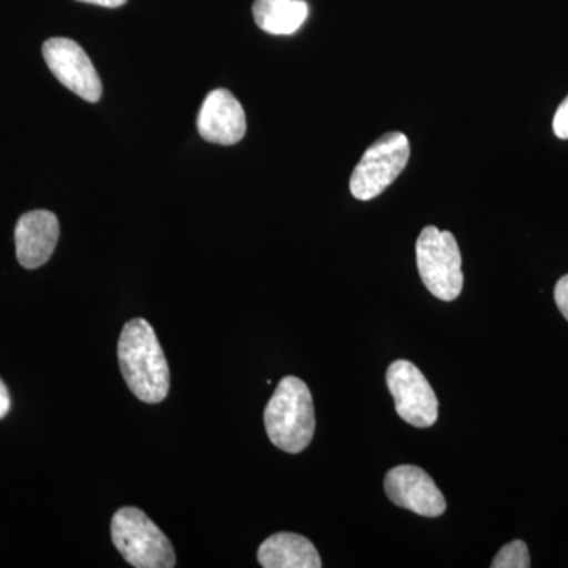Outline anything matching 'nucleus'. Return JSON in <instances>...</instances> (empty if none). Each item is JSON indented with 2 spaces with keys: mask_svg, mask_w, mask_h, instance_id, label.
<instances>
[{
  "mask_svg": "<svg viewBox=\"0 0 568 568\" xmlns=\"http://www.w3.org/2000/svg\"><path fill=\"white\" fill-rule=\"evenodd\" d=\"M197 132L213 144L234 145L244 140L246 118L241 102L226 89L209 93L197 114Z\"/></svg>",
  "mask_w": 568,
  "mask_h": 568,
  "instance_id": "obj_9",
  "label": "nucleus"
},
{
  "mask_svg": "<svg viewBox=\"0 0 568 568\" xmlns=\"http://www.w3.org/2000/svg\"><path fill=\"white\" fill-rule=\"evenodd\" d=\"M493 568H529L530 556L528 545L523 540H514L500 548L491 562Z\"/></svg>",
  "mask_w": 568,
  "mask_h": 568,
  "instance_id": "obj_13",
  "label": "nucleus"
},
{
  "mask_svg": "<svg viewBox=\"0 0 568 568\" xmlns=\"http://www.w3.org/2000/svg\"><path fill=\"white\" fill-rule=\"evenodd\" d=\"M80 2L93 3V6L106 7V9H118L125 6L126 0H80Z\"/></svg>",
  "mask_w": 568,
  "mask_h": 568,
  "instance_id": "obj_17",
  "label": "nucleus"
},
{
  "mask_svg": "<svg viewBox=\"0 0 568 568\" xmlns=\"http://www.w3.org/2000/svg\"><path fill=\"white\" fill-rule=\"evenodd\" d=\"M111 537L122 558L136 568H173L175 552L159 526L136 507H123L111 521Z\"/></svg>",
  "mask_w": 568,
  "mask_h": 568,
  "instance_id": "obj_3",
  "label": "nucleus"
},
{
  "mask_svg": "<svg viewBox=\"0 0 568 568\" xmlns=\"http://www.w3.org/2000/svg\"><path fill=\"white\" fill-rule=\"evenodd\" d=\"M11 406V399L9 394V388H7L3 381L0 379V420L9 414Z\"/></svg>",
  "mask_w": 568,
  "mask_h": 568,
  "instance_id": "obj_16",
  "label": "nucleus"
},
{
  "mask_svg": "<svg viewBox=\"0 0 568 568\" xmlns=\"http://www.w3.org/2000/svg\"><path fill=\"white\" fill-rule=\"evenodd\" d=\"M552 130L559 140H568V97L556 111Z\"/></svg>",
  "mask_w": 568,
  "mask_h": 568,
  "instance_id": "obj_14",
  "label": "nucleus"
},
{
  "mask_svg": "<svg viewBox=\"0 0 568 568\" xmlns=\"http://www.w3.org/2000/svg\"><path fill=\"white\" fill-rule=\"evenodd\" d=\"M253 17L271 36H293L308 18V3L305 0H256Z\"/></svg>",
  "mask_w": 568,
  "mask_h": 568,
  "instance_id": "obj_12",
  "label": "nucleus"
},
{
  "mask_svg": "<svg viewBox=\"0 0 568 568\" xmlns=\"http://www.w3.org/2000/svg\"><path fill=\"white\" fill-rule=\"evenodd\" d=\"M268 439L290 454L305 450L315 436L316 418L312 392L304 381L286 376L280 381L264 410Z\"/></svg>",
  "mask_w": 568,
  "mask_h": 568,
  "instance_id": "obj_2",
  "label": "nucleus"
},
{
  "mask_svg": "<svg viewBox=\"0 0 568 568\" xmlns=\"http://www.w3.org/2000/svg\"><path fill=\"white\" fill-rule=\"evenodd\" d=\"M387 387L398 416L406 424L428 428L439 416V402L428 379L409 361H396L387 369Z\"/></svg>",
  "mask_w": 568,
  "mask_h": 568,
  "instance_id": "obj_6",
  "label": "nucleus"
},
{
  "mask_svg": "<svg viewBox=\"0 0 568 568\" xmlns=\"http://www.w3.org/2000/svg\"><path fill=\"white\" fill-rule=\"evenodd\" d=\"M416 253L418 274L426 290L440 301H455L465 283L455 235L436 226H426L418 235Z\"/></svg>",
  "mask_w": 568,
  "mask_h": 568,
  "instance_id": "obj_4",
  "label": "nucleus"
},
{
  "mask_svg": "<svg viewBox=\"0 0 568 568\" xmlns=\"http://www.w3.org/2000/svg\"><path fill=\"white\" fill-rule=\"evenodd\" d=\"M410 145L405 133L392 132L373 142L351 175V193L355 200L379 196L396 181L409 162Z\"/></svg>",
  "mask_w": 568,
  "mask_h": 568,
  "instance_id": "obj_5",
  "label": "nucleus"
},
{
  "mask_svg": "<svg viewBox=\"0 0 568 568\" xmlns=\"http://www.w3.org/2000/svg\"><path fill=\"white\" fill-rule=\"evenodd\" d=\"M555 301L559 312L568 321V275L562 276L555 287Z\"/></svg>",
  "mask_w": 568,
  "mask_h": 568,
  "instance_id": "obj_15",
  "label": "nucleus"
},
{
  "mask_svg": "<svg viewBox=\"0 0 568 568\" xmlns=\"http://www.w3.org/2000/svg\"><path fill=\"white\" fill-rule=\"evenodd\" d=\"M43 58L51 73L70 92L89 103H97L103 95L102 80L85 51L77 41L50 39L44 41Z\"/></svg>",
  "mask_w": 568,
  "mask_h": 568,
  "instance_id": "obj_7",
  "label": "nucleus"
},
{
  "mask_svg": "<svg viewBox=\"0 0 568 568\" xmlns=\"http://www.w3.org/2000/svg\"><path fill=\"white\" fill-rule=\"evenodd\" d=\"M257 560L264 568H320V552L304 536L280 532L268 537L257 549Z\"/></svg>",
  "mask_w": 568,
  "mask_h": 568,
  "instance_id": "obj_11",
  "label": "nucleus"
},
{
  "mask_svg": "<svg viewBox=\"0 0 568 568\" xmlns=\"http://www.w3.org/2000/svg\"><path fill=\"white\" fill-rule=\"evenodd\" d=\"M384 488L395 506L422 517L436 518L446 511V499L422 467L405 465L388 470Z\"/></svg>",
  "mask_w": 568,
  "mask_h": 568,
  "instance_id": "obj_8",
  "label": "nucleus"
},
{
  "mask_svg": "<svg viewBox=\"0 0 568 568\" xmlns=\"http://www.w3.org/2000/svg\"><path fill=\"white\" fill-rule=\"evenodd\" d=\"M61 226L50 211L24 213L14 227L18 263L24 268H39L47 264L59 242Z\"/></svg>",
  "mask_w": 568,
  "mask_h": 568,
  "instance_id": "obj_10",
  "label": "nucleus"
},
{
  "mask_svg": "<svg viewBox=\"0 0 568 568\" xmlns=\"http://www.w3.org/2000/svg\"><path fill=\"white\" fill-rule=\"evenodd\" d=\"M119 364L126 386L144 403L163 402L170 392V366L155 331L145 320L123 325L118 346Z\"/></svg>",
  "mask_w": 568,
  "mask_h": 568,
  "instance_id": "obj_1",
  "label": "nucleus"
}]
</instances>
